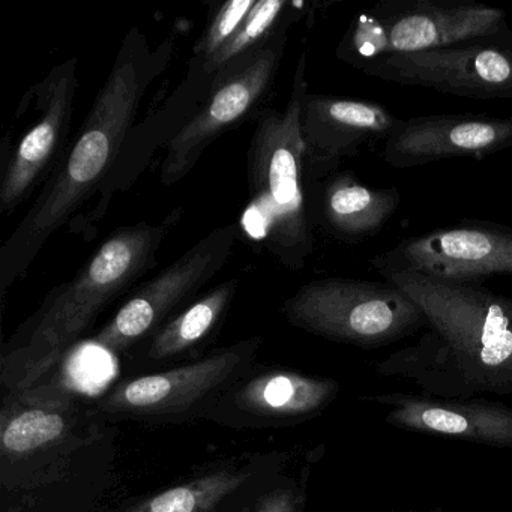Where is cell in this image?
Masks as SVG:
<instances>
[{
    "label": "cell",
    "instance_id": "ac0fdd59",
    "mask_svg": "<svg viewBox=\"0 0 512 512\" xmlns=\"http://www.w3.org/2000/svg\"><path fill=\"white\" fill-rule=\"evenodd\" d=\"M239 283V278L223 281L161 326L149 344L148 359L176 358L211 337L229 311Z\"/></svg>",
    "mask_w": 512,
    "mask_h": 512
},
{
    "label": "cell",
    "instance_id": "9a60e30c",
    "mask_svg": "<svg viewBox=\"0 0 512 512\" xmlns=\"http://www.w3.org/2000/svg\"><path fill=\"white\" fill-rule=\"evenodd\" d=\"M385 409L392 427L454 440L512 449V407L487 398H434L424 394L368 397Z\"/></svg>",
    "mask_w": 512,
    "mask_h": 512
},
{
    "label": "cell",
    "instance_id": "52a82bcc",
    "mask_svg": "<svg viewBox=\"0 0 512 512\" xmlns=\"http://www.w3.org/2000/svg\"><path fill=\"white\" fill-rule=\"evenodd\" d=\"M292 25L283 26L271 40L230 62L212 77L203 106L167 143L160 172L164 185L172 187L182 181L218 137L260 109L277 79L287 31Z\"/></svg>",
    "mask_w": 512,
    "mask_h": 512
},
{
    "label": "cell",
    "instance_id": "2e32d148",
    "mask_svg": "<svg viewBox=\"0 0 512 512\" xmlns=\"http://www.w3.org/2000/svg\"><path fill=\"white\" fill-rule=\"evenodd\" d=\"M400 205L398 188L368 187L355 173L337 172L323 182L320 223L338 241L361 244L376 236Z\"/></svg>",
    "mask_w": 512,
    "mask_h": 512
},
{
    "label": "cell",
    "instance_id": "7c38bea8",
    "mask_svg": "<svg viewBox=\"0 0 512 512\" xmlns=\"http://www.w3.org/2000/svg\"><path fill=\"white\" fill-rule=\"evenodd\" d=\"M262 338H250L172 370L118 383L101 401L110 415H175L226 385L254 358Z\"/></svg>",
    "mask_w": 512,
    "mask_h": 512
},
{
    "label": "cell",
    "instance_id": "e0dca14e",
    "mask_svg": "<svg viewBox=\"0 0 512 512\" xmlns=\"http://www.w3.org/2000/svg\"><path fill=\"white\" fill-rule=\"evenodd\" d=\"M340 386L326 377L275 370L254 377L239 391L245 412L268 418H305L316 415L337 397Z\"/></svg>",
    "mask_w": 512,
    "mask_h": 512
},
{
    "label": "cell",
    "instance_id": "ffe728a7",
    "mask_svg": "<svg viewBox=\"0 0 512 512\" xmlns=\"http://www.w3.org/2000/svg\"><path fill=\"white\" fill-rule=\"evenodd\" d=\"M301 13L287 0H257L232 40L211 61L199 65L200 73L212 79L221 68L271 40L283 26L296 22Z\"/></svg>",
    "mask_w": 512,
    "mask_h": 512
},
{
    "label": "cell",
    "instance_id": "3957f363",
    "mask_svg": "<svg viewBox=\"0 0 512 512\" xmlns=\"http://www.w3.org/2000/svg\"><path fill=\"white\" fill-rule=\"evenodd\" d=\"M175 214L160 224L119 227L73 280L50 292L25 343L4 356L5 377L14 388H26L52 370L97 317L157 265L158 251L179 218Z\"/></svg>",
    "mask_w": 512,
    "mask_h": 512
},
{
    "label": "cell",
    "instance_id": "cb8c5ba5",
    "mask_svg": "<svg viewBox=\"0 0 512 512\" xmlns=\"http://www.w3.org/2000/svg\"><path fill=\"white\" fill-rule=\"evenodd\" d=\"M433 512H440V511H437V509H436V511H433Z\"/></svg>",
    "mask_w": 512,
    "mask_h": 512
},
{
    "label": "cell",
    "instance_id": "4fadbf2b",
    "mask_svg": "<svg viewBox=\"0 0 512 512\" xmlns=\"http://www.w3.org/2000/svg\"><path fill=\"white\" fill-rule=\"evenodd\" d=\"M400 121L376 101L307 92L301 113L307 182L325 181L368 143L386 142Z\"/></svg>",
    "mask_w": 512,
    "mask_h": 512
},
{
    "label": "cell",
    "instance_id": "9c48e42d",
    "mask_svg": "<svg viewBox=\"0 0 512 512\" xmlns=\"http://www.w3.org/2000/svg\"><path fill=\"white\" fill-rule=\"evenodd\" d=\"M365 76L472 100L512 98V35L382 56L355 65Z\"/></svg>",
    "mask_w": 512,
    "mask_h": 512
},
{
    "label": "cell",
    "instance_id": "5bb4252c",
    "mask_svg": "<svg viewBox=\"0 0 512 512\" xmlns=\"http://www.w3.org/2000/svg\"><path fill=\"white\" fill-rule=\"evenodd\" d=\"M512 146V116L430 115L400 121L383 146L394 169H413L449 158L485 160Z\"/></svg>",
    "mask_w": 512,
    "mask_h": 512
},
{
    "label": "cell",
    "instance_id": "ba28073f",
    "mask_svg": "<svg viewBox=\"0 0 512 512\" xmlns=\"http://www.w3.org/2000/svg\"><path fill=\"white\" fill-rule=\"evenodd\" d=\"M239 238L236 223L212 230L157 277L137 287L95 335L94 343L118 356L145 338L154 337L178 308L190 302L224 268Z\"/></svg>",
    "mask_w": 512,
    "mask_h": 512
},
{
    "label": "cell",
    "instance_id": "6da1fadb",
    "mask_svg": "<svg viewBox=\"0 0 512 512\" xmlns=\"http://www.w3.org/2000/svg\"><path fill=\"white\" fill-rule=\"evenodd\" d=\"M172 53L173 38L151 47L140 29L128 32L79 133L44 182L34 205L0 248L2 302L13 284L26 277L52 236L101 185H107L133 133L146 92L170 64Z\"/></svg>",
    "mask_w": 512,
    "mask_h": 512
},
{
    "label": "cell",
    "instance_id": "44dd1931",
    "mask_svg": "<svg viewBox=\"0 0 512 512\" xmlns=\"http://www.w3.org/2000/svg\"><path fill=\"white\" fill-rule=\"evenodd\" d=\"M67 430V416L59 407L26 406L4 412L0 445L4 455L22 457L58 442Z\"/></svg>",
    "mask_w": 512,
    "mask_h": 512
},
{
    "label": "cell",
    "instance_id": "7a4b0ae2",
    "mask_svg": "<svg viewBox=\"0 0 512 512\" xmlns=\"http://www.w3.org/2000/svg\"><path fill=\"white\" fill-rule=\"evenodd\" d=\"M383 278L419 305L428 329L380 361L377 374L446 400L512 395V298L410 271Z\"/></svg>",
    "mask_w": 512,
    "mask_h": 512
},
{
    "label": "cell",
    "instance_id": "8fae6325",
    "mask_svg": "<svg viewBox=\"0 0 512 512\" xmlns=\"http://www.w3.org/2000/svg\"><path fill=\"white\" fill-rule=\"evenodd\" d=\"M77 88V59L70 58L34 89L40 118L2 158L0 211L4 214L16 211L41 181H47L70 146Z\"/></svg>",
    "mask_w": 512,
    "mask_h": 512
},
{
    "label": "cell",
    "instance_id": "277c9868",
    "mask_svg": "<svg viewBox=\"0 0 512 512\" xmlns=\"http://www.w3.org/2000/svg\"><path fill=\"white\" fill-rule=\"evenodd\" d=\"M305 73L307 53L302 52L286 109L259 113L247 154V205L236 223L244 241L290 271L304 268L314 251L301 128Z\"/></svg>",
    "mask_w": 512,
    "mask_h": 512
},
{
    "label": "cell",
    "instance_id": "603a6c76",
    "mask_svg": "<svg viewBox=\"0 0 512 512\" xmlns=\"http://www.w3.org/2000/svg\"><path fill=\"white\" fill-rule=\"evenodd\" d=\"M298 497L289 490H277L266 494L248 512H299Z\"/></svg>",
    "mask_w": 512,
    "mask_h": 512
},
{
    "label": "cell",
    "instance_id": "d6986e66",
    "mask_svg": "<svg viewBox=\"0 0 512 512\" xmlns=\"http://www.w3.org/2000/svg\"><path fill=\"white\" fill-rule=\"evenodd\" d=\"M248 476L245 470H218L161 491L127 512H215Z\"/></svg>",
    "mask_w": 512,
    "mask_h": 512
},
{
    "label": "cell",
    "instance_id": "8992f818",
    "mask_svg": "<svg viewBox=\"0 0 512 512\" xmlns=\"http://www.w3.org/2000/svg\"><path fill=\"white\" fill-rule=\"evenodd\" d=\"M283 314L296 328L362 349L397 343L427 326L419 305L386 280H313L284 301Z\"/></svg>",
    "mask_w": 512,
    "mask_h": 512
},
{
    "label": "cell",
    "instance_id": "7402d4cb",
    "mask_svg": "<svg viewBox=\"0 0 512 512\" xmlns=\"http://www.w3.org/2000/svg\"><path fill=\"white\" fill-rule=\"evenodd\" d=\"M256 2L257 0H230L211 14L205 32L194 47V59L200 65L211 61L232 40Z\"/></svg>",
    "mask_w": 512,
    "mask_h": 512
},
{
    "label": "cell",
    "instance_id": "30bf717a",
    "mask_svg": "<svg viewBox=\"0 0 512 512\" xmlns=\"http://www.w3.org/2000/svg\"><path fill=\"white\" fill-rule=\"evenodd\" d=\"M371 265L382 277L410 271L445 283L481 284L512 277V227L461 221L403 239L374 256Z\"/></svg>",
    "mask_w": 512,
    "mask_h": 512
},
{
    "label": "cell",
    "instance_id": "5b68a950",
    "mask_svg": "<svg viewBox=\"0 0 512 512\" xmlns=\"http://www.w3.org/2000/svg\"><path fill=\"white\" fill-rule=\"evenodd\" d=\"M511 35L500 8L464 0H385L353 19L337 56L355 67L382 56Z\"/></svg>",
    "mask_w": 512,
    "mask_h": 512
}]
</instances>
